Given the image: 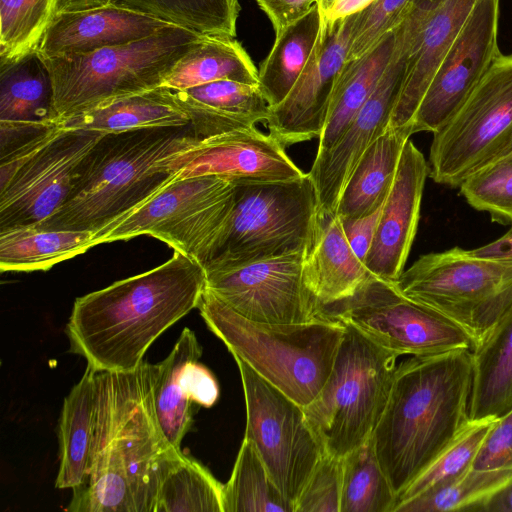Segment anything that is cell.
<instances>
[{"label": "cell", "mask_w": 512, "mask_h": 512, "mask_svg": "<svg viewBox=\"0 0 512 512\" xmlns=\"http://www.w3.org/2000/svg\"><path fill=\"white\" fill-rule=\"evenodd\" d=\"M156 372L146 361L133 372L97 371L88 470L66 510L154 512L158 463L173 448L154 409Z\"/></svg>", "instance_id": "1"}, {"label": "cell", "mask_w": 512, "mask_h": 512, "mask_svg": "<svg viewBox=\"0 0 512 512\" xmlns=\"http://www.w3.org/2000/svg\"><path fill=\"white\" fill-rule=\"evenodd\" d=\"M205 288L204 267L174 251L147 272L78 297L66 325L70 351L96 371L133 372L151 344L198 307Z\"/></svg>", "instance_id": "2"}, {"label": "cell", "mask_w": 512, "mask_h": 512, "mask_svg": "<svg viewBox=\"0 0 512 512\" xmlns=\"http://www.w3.org/2000/svg\"><path fill=\"white\" fill-rule=\"evenodd\" d=\"M471 349L412 356L396 367L385 410L372 435L396 497L469 424Z\"/></svg>", "instance_id": "3"}, {"label": "cell", "mask_w": 512, "mask_h": 512, "mask_svg": "<svg viewBox=\"0 0 512 512\" xmlns=\"http://www.w3.org/2000/svg\"><path fill=\"white\" fill-rule=\"evenodd\" d=\"M200 142L190 123L104 133L65 203L35 227L96 233L120 221L176 180L177 160Z\"/></svg>", "instance_id": "4"}, {"label": "cell", "mask_w": 512, "mask_h": 512, "mask_svg": "<svg viewBox=\"0 0 512 512\" xmlns=\"http://www.w3.org/2000/svg\"><path fill=\"white\" fill-rule=\"evenodd\" d=\"M234 358L301 405L319 394L332 370L345 325L323 316L296 324L249 320L205 288L197 307Z\"/></svg>", "instance_id": "5"}, {"label": "cell", "mask_w": 512, "mask_h": 512, "mask_svg": "<svg viewBox=\"0 0 512 512\" xmlns=\"http://www.w3.org/2000/svg\"><path fill=\"white\" fill-rule=\"evenodd\" d=\"M201 35L172 25L131 43L44 58L53 84L56 124L161 86Z\"/></svg>", "instance_id": "6"}, {"label": "cell", "mask_w": 512, "mask_h": 512, "mask_svg": "<svg viewBox=\"0 0 512 512\" xmlns=\"http://www.w3.org/2000/svg\"><path fill=\"white\" fill-rule=\"evenodd\" d=\"M332 370L304 408L324 453L343 458L372 437L389 399L397 354L345 324Z\"/></svg>", "instance_id": "7"}, {"label": "cell", "mask_w": 512, "mask_h": 512, "mask_svg": "<svg viewBox=\"0 0 512 512\" xmlns=\"http://www.w3.org/2000/svg\"><path fill=\"white\" fill-rule=\"evenodd\" d=\"M317 210L308 173L292 180L235 184L230 216L204 269L231 268L305 250Z\"/></svg>", "instance_id": "8"}, {"label": "cell", "mask_w": 512, "mask_h": 512, "mask_svg": "<svg viewBox=\"0 0 512 512\" xmlns=\"http://www.w3.org/2000/svg\"><path fill=\"white\" fill-rule=\"evenodd\" d=\"M394 283L461 326L476 345L512 307V259L477 257L460 247L421 255Z\"/></svg>", "instance_id": "9"}, {"label": "cell", "mask_w": 512, "mask_h": 512, "mask_svg": "<svg viewBox=\"0 0 512 512\" xmlns=\"http://www.w3.org/2000/svg\"><path fill=\"white\" fill-rule=\"evenodd\" d=\"M103 134L56 124L0 156V231L36 226L57 212Z\"/></svg>", "instance_id": "10"}, {"label": "cell", "mask_w": 512, "mask_h": 512, "mask_svg": "<svg viewBox=\"0 0 512 512\" xmlns=\"http://www.w3.org/2000/svg\"><path fill=\"white\" fill-rule=\"evenodd\" d=\"M235 184L215 175L172 181L156 196L94 234L93 245L150 235L203 267L230 216Z\"/></svg>", "instance_id": "11"}, {"label": "cell", "mask_w": 512, "mask_h": 512, "mask_svg": "<svg viewBox=\"0 0 512 512\" xmlns=\"http://www.w3.org/2000/svg\"><path fill=\"white\" fill-rule=\"evenodd\" d=\"M321 315L352 325L398 356H431L476 347L441 312L403 295L394 282L372 276L351 297L321 307Z\"/></svg>", "instance_id": "12"}, {"label": "cell", "mask_w": 512, "mask_h": 512, "mask_svg": "<svg viewBox=\"0 0 512 512\" xmlns=\"http://www.w3.org/2000/svg\"><path fill=\"white\" fill-rule=\"evenodd\" d=\"M512 131V55L499 54L456 112L433 133L428 177L450 187L490 162Z\"/></svg>", "instance_id": "13"}, {"label": "cell", "mask_w": 512, "mask_h": 512, "mask_svg": "<svg viewBox=\"0 0 512 512\" xmlns=\"http://www.w3.org/2000/svg\"><path fill=\"white\" fill-rule=\"evenodd\" d=\"M246 404L244 436L252 441L271 478L293 512L298 497L324 451L304 408L234 358Z\"/></svg>", "instance_id": "14"}, {"label": "cell", "mask_w": 512, "mask_h": 512, "mask_svg": "<svg viewBox=\"0 0 512 512\" xmlns=\"http://www.w3.org/2000/svg\"><path fill=\"white\" fill-rule=\"evenodd\" d=\"M304 251L241 266L209 269L206 288L241 316L274 324L321 318V307L305 285Z\"/></svg>", "instance_id": "15"}, {"label": "cell", "mask_w": 512, "mask_h": 512, "mask_svg": "<svg viewBox=\"0 0 512 512\" xmlns=\"http://www.w3.org/2000/svg\"><path fill=\"white\" fill-rule=\"evenodd\" d=\"M499 0H478L437 67L415 113L412 133L436 132L461 108L500 54Z\"/></svg>", "instance_id": "16"}, {"label": "cell", "mask_w": 512, "mask_h": 512, "mask_svg": "<svg viewBox=\"0 0 512 512\" xmlns=\"http://www.w3.org/2000/svg\"><path fill=\"white\" fill-rule=\"evenodd\" d=\"M357 13L333 22L321 19L314 49L297 82L264 122L285 147L320 137L332 93L346 62Z\"/></svg>", "instance_id": "17"}, {"label": "cell", "mask_w": 512, "mask_h": 512, "mask_svg": "<svg viewBox=\"0 0 512 512\" xmlns=\"http://www.w3.org/2000/svg\"><path fill=\"white\" fill-rule=\"evenodd\" d=\"M401 24L392 57L375 89L327 150L317 152L308 172L318 210L336 213L344 187L363 152L390 124L406 71L408 44Z\"/></svg>", "instance_id": "18"}, {"label": "cell", "mask_w": 512, "mask_h": 512, "mask_svg": "<svg viewBox=\"0 0 512 512\" xmlns=\"http://www.w3.org/2000/svg\"><path fill=\"white\" fill-rule=\"evenodd\" d=\"M478 0H414L401 23L408 44L406 71L390 125L408 128L441 60ZM413 134V133H412Z\"/></svg>", "instance_id": "19"}, {"label": "cell", "mask_w": 512, "mask_h": 512, "mask_svg": "<svg viewBox=\"0 0 512 512\" xmlns=\"http://www.w3.org/2000/svg\"><path fill=\"white\" fill-rule=\"evenodd\" d=\"M177 164L176 180L215 175L238 184L292 180L306 174L275 136L262 133L256 126L203 139Z\"/></svg>", "instance_id": "20"}, {"label": "cell", "mask_w": 512, "mask_h": 512, "mask_svg": "<svg viewBox=\"0 0 512 512\" xmlns=\"http://www.w3.org/2000/svg\"><path fill=\"white\" fill-rule=\"evenodd\" d=\"M427 176L428 163L409 138L364 260L367 269L380 279L395 282L404 271L417 232Z\"/></svg>", "instance_id": "21"}, {"label": "cell", "mask_w": 512, "mask_h": 512, "mask_svg": "<svg viewBox=\"0 0 512 512\" xmlns=\"http://www.w3.org/2000/svg\"><path fill=\"white\" fill-rule=\"evenodd\" d=\"M172 25L175 24L112 3L62 12L48 28L38 53L43 58L87 53L138 41Z\"/></svg>", "instance_id": "22"}, {"label": "cell", "mask_w": 512, "mask_h": 512, "mask_svg": "<svg viewBox=\"0 0 512 512\" xmlns=\"http://www.w3.org/2000/svg\"><path fill=\"white\" fill-rule=\"evenodd\" d=\"M302 272L320 307L351 297L373 276L348 244L337 213L320 210L304 251Z\"/></svg>", "instance_id": "23"}, {"label": "cell", "mask_w": 512, "mask_h": 512, "mask_svg": "<svg viewBox=\"0 0 512 512\" xmlns=\"http://www.w3.org/2000/svg\"><path fill=\"white\" fill-rule=\"evenodd\" d=\"M174 93L201 140L255 127L270 115V105L257 84L218 80Z\"/></svg>", "instance_id": "24"}, {"label": "cell", "mask_w": 512, "mask_h": 512, "mask_svg": "<svg viewBox=\"0 0 512 512\" xmlns=\"http://www.w3.org/2000/svg\"><path fill=\"white\" fill-rule=\"evenodd\" d=\"M412 132L389 124L363 152L341 194L337 215L359 218L380 209L393 184L401 153Z\"/></svg>", "instance_id": "25"}, {"label": "cell", "mask_w": 512, "mask_h": 512, "mask_svg": "<svg viewBox=\"0 0 512 512\" xmlns=\"http://www.w3.org/2000/svg\"><path fill=\"white\" fill-rule=\"evenodd\" d=\"M472 355L470 420L498 419L512 410V307Z\"/></svg>", "instance_id": "26"}, {"label": "cell", "mask_w": 512, "mask_h": 512, "mask_svg": "<svg viewBox=\"0 0 512 512\" xmlns=\"http://www.w3.org/2000/svg\"><path fill=\"white\" fill-rule=\"evenodd\" d=\"M189 123V116L177 101L174 90L159 86L63 119L57 125L62 129L115 133Z\"/></svg>", "instance_id": "27"}, {"label": "cell", "mask_w": 512, "mask_h": 512, "mask_svg": "<svg viewBox=\"0 0 512 512\" xmlns=\"http://www.w3.org/2000/svg\"><path fill=\"white\" fill-rule=\"evenodd\" d=\"M201 355L195 333L184 328L169 355L157 364L154 409L165 439L175 449L181 450V442L193 423L188 367Z\"/></svg>", "instance_id": "28"}, {"label": "cell", "mask_w": 512, "mask_h": 512, "mask_svg": "<svg viewBox=\"0 0 512 512\" xmlns=\"http://www.w3.org/2000/svg\"><path fill=\"white\" fill-rule=\"evenodd\" d=\"M218 80L258 85V70L235 37L202 34L176 62L161 86L185 90Z\"/></svg>", "instance_id": "29"}, {"label": "cell", "mask_w": 512, "mask_h": 512, "mask_svg": "<svg viewBox=\"0 0 512 512\" xmlns=\"http://www.w3.org/2000/svg\"><path fill=\"white\" fill-rule=\"evenodd\" d=\"M96 373L87 365L80 381L65 397L59 419V489L80 486L87 474L96 410Z\"/></svg>", "instance_id": "30"}, {"label": "cell", "mask_w": 512, "mask_h": 512, "mask_svg": "<svg viewBox=\"0 0 512 512\" xmlns=\"http://www.w3.org/2000/svg\"><path fill=\"white\" fill-rule=\"evenodd\" d=\"M398 27L362 57L345 62L336 81L317 152L329 149L375 89L394 52Z\"/></svg>", "instance_id": "31"}, {"label": "cell", "mask_w": 512, "mask_h": 512, "mask_svg": "<svg viewBox=\"0 0 512 512\" xmlns=\"http://www.w3.org/2000/svg\"><path fill=\"white\" fill-rule=\"evenodd\" d=\"M0 123L56 124L52 79L38 51L0 66Z\"/></svg>", "instance_id": "32"}, {"label": "cell", "mask_w": 512, "mask_h": 512, "mask_svg": "<svg viewBox=\"0 0 512 512\" xmlns=\"http://www.w3.org/2000/svg\"><path fill=\"white\" fill-rule=\"evenodd\" d=\"M154 512H223V484L200 462L170 448L158 463Z\"/></svg>", "instance_id": "33"}, {"label": "cell", "mask_w": 512, "mask_h": 512, "mask_svg": "<svg viewBox=\"0 0 512 512\" xmlns=\"http://www.w3.org/2000/svg\"><path fill=\"white\" fill-rule=\"evenodd\" d=\"M94 232L35 226L0 231L1 272L46 271L93 247Z\"/></svg>", "instance_id": "34"}, {"label": "cell", "mask_w": 512, "mask_h": 512, "mask_svg": "<svg viewBox=\"0 0 512 512\" xmlns=\"http://www.w3.org/2000/svg\"><path fill=\"white\" fill-rule=\"evenodd\" d=\"M321 27L317 4L302 18L276 34L274 44L258 71L259 87L270 107L289 94L314 49Z\"/></svg>", "instance_id": "35"}, {"label": "cell", "mask_w": 512, "mask_h": 512, "mask_svg": "<svg viewBox=\"0 0 512 512\" xmlns=\"http://www.w3.org/2000/svg\"><path fill=\"white\" fill-rule=\"evenodd\" d=\"M223 512H293L245 436L231 476L223 484Z\"/></svg>", "instance_id": "36"}, {"label": "cell", "mask_w": 512, "mask_h": 512, "mask_svg": "<svg viewBox=\"0 0 512 512\" xmlns=\"http://www.w3.org/2000/svg\"><path fill=\"white\" fill-rule=\"evenodd\" d=\"M512 481V468L462 474L400 504L394 512H480L482 505Z\"/></svg>", "instance_id": "37"}, {"label": "cell", "mask_w": 512, "mask_h": 512, "mask_svg": "<svg viewBox=\"0 0 512 512\" xmlns=\"http://www.w3.org/2000/svg\"><path fill=\"white\" fill-rule=\"evenodd\" d=\"M342 466L340 512H393L396 495L372 437L344 456Z\"/></svg>", "instance_id": "38"}, {"label": "cell", "mask_w": 512, "mask_h": 512, "mask_svg": "<svg viewBox=\"0 0 512 512\" xmlns=\"http://www.w3.org/2000/svg\"><path fill=\"white\" fill-rule=\"evenodd\" d=\"M199 34L236 36L238 0H110Z\"/></svg>", "instance_id": "39"}, {"label": "cell", "mask_w": 512, "mask_h": 512, "mask_svg": "<svg viewBox=\"0 0 512 512\" xmlns=\"http://www.w3.org/2000/svg\"><path fill=\"white\" fill-rule=\"evenodd\" d=\"M60 0H0V66L38 51Z\"/></svg>", "instance_id": "40"}, {"label": "cell", "mask_w": 512, "mask_h": 512, "mask_svg": "<svg viewBox=\"0 0 512 512\" xmlns=\"http://www.w3.org/2000/svg\"><path fill=\"white\" fill-rule=\"evenodd\" d=\"M495 421H470L455 440L396 497L393 512L400 504L470 469Z\"/></svg>", "instance_id": "41"}, {"label": "cell", "mask_w": 512, "mask_h": 512, "mask_svg": "<svg viewBox=\"0 0 512 512\" xmlns=\"http://www.w3.org/2000/svg\"><path fill=\"white\" fill-rule=\"evenodd\" d=\"M467 203L494 222H512V151L470 174L459 186Z\"/></svg>", "instance_id": "42"}, {"label": "cell", "mask_w": 512, "mask_h": 512, "mask_svg": "<svg viewBox=\"0 0 512 512\" xmlns=\"http://www.w3.org/2000/svg\"><path fill=\"white\" fill-rule=\"evenodd\" d=\"M414 0H375L357 13L346 62L369 52L405 19Z\"/></svg>", "instance_id": "43"}, {"label": "cell", "mask_w": 512, "mask_h": 512, "mask_svg": "<svg viewBox=\"0 0 512 512\" xmlns=\"http://www.w3.org/2000/svg\"><path fill=\"white\" fill-rule=\"evenodd\" d=\"M342 458L324 453L295 504L294 512H340Z\"/></svg>", "instance_id": "44"}, {"label": "cell", "mask_w": 512, "mask_h": 512, "mask_svg": "<svg viewBox=\"0 0 512 512\" xmlns=\"http://www.w3.org/2000/svg\"><path fill=\"white\" fill-rule=\"evenodd\" d=\"M472 468H512V410L496 419L478 450Z\"/></svg>", "instance_id": "45"}, {"label": "cell", "mask_w": 512, "mask_h": 512, "mask_svg": "<svg viewBox=\"0 0 512 512\" xmlns=\"http://www.w3.org/2000/svg\"><path fill=\"white\" fill-rule=\"evenodd\" d=\"M381 209L382 207L373 213L359 218H340L348 244L357 257L363 262L372 244Z\"/></svg>", "instance_id": "46"}, {"label": "cell", "mask_w": 512, "mask_h": 512, "mask_svg": "<svg viewBox=\"0 0 512 512\" xmlns=\"http://www.w3.org/2000/svg\"><path fill=\"white\" fill-rule=\"evenodd\" d=\"M269 17L275 34L307 14L316 0H255Z\"/></svg>", "instance_id": "47"}, {"label": "cell", "mask_w": 512, "mask_h": 512, "mask_svg": "<svg viewBox=\"0 0 512 512\" xmlns=\"http://www.w3.org/2000/svg\"><path fill=\"white\" fill-rule=\"evenodd\" d=\"M188 383L193 403L209 408L219 397V386L216 378L199 360L193 361L188 367Z\"/></svg>", "instance_id": "48"}, {"label": "cell", "mask_w": 512, "mask_h": 512, "mask_svg": "<svg viewBox=\"0 0 512 512\" xmlns=\"http://www.w3.org/2000/svg\"><path fill=\"white\" fill-rule=\"evenodd\" d=\"M375 0H317L321 19L324 21H336L359 13Z\"/></svg>", "instance_id": "49"}, {"label": "cell", "mask_w": 512, "mask_h": 512, "mask_svg": "<svg viewBox=\"0 0 512 512\" xmlns=\"http://www.w3.org/2000/svg\"><path fill=\"white\" fill-rule=\"evenodd\" d=\"M471 255L493 259H512V222L500 238L481 247L468 250Z\"/></svg>", "instance_id": "50"}, {"label": "cell", "mask_w": 512, "mask_h": 512, "mask_svg": "<svg viewBox=\"0 0 512 512\" xmlns=\"http://www.w3.org/2000/svg\"><path fill=\"white\" fill-rule=\"evenodd\" d=\"M480 512H512V481L493 494L482 505Z\"/></svg>", "instance_id": "51"}, {"label": "cell", "mask_w": 512, "mask_h": 512, "mask_svg": "<svg viewBox=\"0 0 512 512\" xmlns=\"http://www.w3.org/2000/svg\"><path fill=\"white\" fill-rule=\"evenodd\" d=\"M109 3L110 0H60L58 13L88 10L105 6Z\"/></svg>", "instance_id": "52"}, {"label": "cell", "mask_w": 512, "mask_h": 512, "mask_svg": "<svg viewBox=\"0 0 512 512\" xmlns=\"http://www.w3.org/2000/svg\"><path fill=\"white\" fill-rule=\"evenodd\" d=\"M510 151H512V131L510 132V134L508 135V137L504 140V142L502 143V145L500 146V148L498 149L497 153L495 154L494 158H498V157H501L507 153H509ZM492 159V160H493ZM491 160V161H492Z\"/></svg>", "instance_id": "53"}, {"label": "cell", "mask_w": 512, "mask_h": 512, "mask_svg": "<svg viewBox=\"0 0 512 512\" xmlns=\"http://www.w3.org/2000/svg\"><path fill=\"white\" fill-rule=\"evenodd\" d=\"M317 1V0H316Z\"/></svg>", "instance_id": "54"}]
</instances>
